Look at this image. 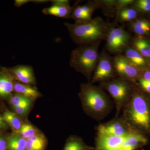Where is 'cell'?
Instances as JSON below:
<instances>
[{
  "label": "cell",
  "mask_w": 150,
  "mask_h": 150,
  "mask_svg": "<svg viewBox=\"0 0 150 150\" xmlns=\"http://www.w3.org/2000/svg\"><path fill=\"white\" fill-rule=\"evenodd\" d=\"M67 28L74 42L79 45H88L106 40L111 25L100 17L88 22L66 23Z\"/></svg>",
  "instance_id": "cell-1"
},
{
  "label": "cell",
  "mask_w": 150,
  "mask_h": 150,
  "mask_svg": "<svg viewBox=\"0 0 150 150\" xmlns=\"http://www.w3.org/2000/svg\"><path fill=\"white\" fill-rule=\"evenodd\" d=\"M122 117L135 130L150 133V99L135 88L131 99L123 108Z\"/></svg>",
  "instance_id": "cell-2"
},
{
  "label": "cell",
  "mask_w": 150,
  "mask_h": 150,
  "mask_svg": "<svg viewBox=\"0 0 150 150\" xmlns=\"http://www.w3.org/2000/svg\"><path fill=\"white\" fill-rule=\"evenodd\" d=\"M79 96L86 113L97 121L105 118L112 108L111 100L103 88L90 82L81 85Z\"/></svg>",
  "instance_id": "cell-3"
},
{
  "label": "cell",
  "mask_w": 150,
  "mask_h": 150,
  "mask_svg": "<svg viewBox=\"0 0 150 150\" xmlns=\"http://www.w3.org/2000/svg\"><path fill=\"white\" fill-rule=\"evenodd\" d=\"M100 43V42L79 45L71 54L70 66L78 72L84 75L89 82L91 80L98 62Z\"/></svg>",
  "instance_id": "cell-4"
},
{
  "label": "cell",
  "mask_w": 150,
  "mask_h": 150,
  "mask_svg": "<svg viewBox=\"0 0 150 150\" xmlns=\"http://www.w3.org/2000/svg\"><path fill=\"white\" fill-rule=\"evenodd\" d=\"M100 87L110 95L116 108L115 117L129 102L135 89L134 83L120 78H115L99 83Z\"/></svg>",
  "instance_id": "cell-5"
},
{
  "label": "cell",
  "mask_w": 150,
  "mask_h": 150,
  "mask_svg": "<svg viewBox=\"0 0 150 150\" xmlns=\"http://www.w3.org/2000/svg\"><path fill=\"white\" fill-rule=\"evenodd\" d=\"M130 39V34L123 28L111 26L106 38V50L111 54L120 55L129 47Z\"/></svg>",
  "instance_id": "cell-6"
},
{
  "label": "cell",
  "mask_w": 150,
  "mask_h": 150,
  "mask_svg": "<svg viewBox=\"0 0 150 150\" xmlns=\"http://www.w3.org/2000/svg\"><path fill=\"white\" fill-rule=\"evenodd\" d=\"M112 59L105 51L99 55L98 62L92 76L91 83L104 82L116 78Z\"/></svg>",
  "instance_id": "cell-7"
},
{
  "label": "cell",
  "mask_w": 150,
  "mask_h": 150,
  "mask_svg": "<svg viewBox=\"0 0 150 150\" xmlns=\"http://www.w3.org/2000/svg\"><path fill=\"white\" fill-rule=\"evenodd\" d=\"M136 131L123 117H117L98 126L97 135L124 137Z\"/></svg>",
  "instance_id": "cell-8"
},
{
  "label": "cell",
  "mask_w": 150,
  "mask_h": 150,
  "mask_svg": "<svg viewBox=\"0 0 150 150\" xmlns=\"http://www.w3.org/2000/svg\"><path fill=\"white\" fill-rule=\"evenodd\" d=\"M112 62L119 78L134 83L140 79L141 70L132 65L124 55H116L112 59Z\"/></svg>",
  "instance_id": "cell-9"
},
{
  "label": "cell",
  "mask_w": 150,
  "mask_h": 150,
  "mask_svg": "<svg viewBox=\"0 0 150 150\" xmlns=\"http://www.w3.org/2000/svg\"><path fill=\"white\" fill-rule=\"evenodd\" d=\"M15 80L18 82L34 86L36 84L34 71L28 65H18L9 70Z\"/></svg>",
  "instance_id": "cell-10"
},
{
  "label": "cell",
  "mask_w": 150,
  "mask_h": 150,
  "mask_svg": "<svg viewBox=\"0 0 150 150\" xmlns=\"http://www.w3.org/2000/svg\"><path fill=\"white\" fill-rule=\"evenodd\" d=\"M96 1L88 2L83 5L77 6L73 8L71 18L76 22H88L92 19V16L94 12L98 8Z\"/></svg>",
  "instance_id": "cell-11"
},
{
  "label": "cell",
  "mask_w": 150,
  "mask_h": 150,
  "mask_svg": "<svg viewBox=\"0 0 150 150\" xmlns=\"http://www.w3.org/2000/svg\"><path fill=\"white\" fill-rule=\"evenodd\" d=\"M147 142V138L144 134L135 131L126 136L117 150H136L145 146Z\"/></svg>",
  "instance_id": "cell-12"
},
{
  "label": "cell",
  "mask_w": 150,
  "mask_h": 150,
  "mask_svg": "<svg viewBox=\"0 0 150 150\" xmlns=\"http://www.w3.org/2000/svg\"><path fill=\"white\" fill-rule=\"evenodd\" d=\"M15 81L9 70L4 69L0 71V99L10 98Z\"/></svg>",
  "instance_id": "cell-13"
},
{
  "label": "cell",
  "mask_w": 150,
  "mask_h": 150,
  "mask_svg": "<svg viewBox=\"0 0 150 150\" xmlns=\"http://www.w3.org/2000/svg\"><path fill=\"white\" fill-rule=\"evenodd\" d=\"M73 8L70 4H54L51 6L43 8L42 12L46 15H51L61 18H71V14Z\"/></svg>",
  "instance_id": "cell-14"
},
{
  "label": "cell",
  "mask_w": 150,
  "mask_h": 150,
  "mask_svg": "<svg viewBox=\"0 0 150 150\" xmlns=\"http://www.w3.org/2000/svg\"><path fill=\"white\" fill-rule=\"evenodd\" d=\"M125 57L134 67L141 70L148 67V63L141 54L134 47H129L124 51Z\"/></svg>",
  "instance_id": "cell-15"
},
{
  "label": "cell",
  "mask_w": 150,
  "mask_h": 150,
  "mask_svg": "<svg viewBox=\"0 0 150 150\" xmlns=\"http://www.w3.org/2000/svg\"><path fill=\"white\" fill-rule=\"evenodd\" d=\"M14 91L33 100L42 96V94L34 86L21 83L16 81L14 83Z\"/></svg>",
  "instance_id": "cell-16"
},
{
  "label": "cell",
  "mask_w": 150,
  "mask_h": 150,
  "mask_svg": "<svg viewBox=\"0 0 150 150\" xmlns=\"http://www.w3.org/2000/svg\"><path fill=\"white\" fill-rule=\"evenodd\" d=\"M47 140L43 133L26 140V150H46Z\"/></svg>",
  "instance_id": "cell-17"
},
{
  "label": "cell",
  "mask_w": 150,
  "mask_h": 150,
  "mask_svg": "<svg viewBox=\"0 0 150 150\" xmlns=\"http://www.w3.org/2000/svg\"><path fill=\"white\" fill-rule=\"evenodd\" d=\"M95 148L88 146L79 137L72 136L68 138L63 150H94Z\"/></svg>",
  "instance_id": "cell-18"
},
{
  "label": "cell",
  "mask_w": 150,
  "mask_h": 150,
  "mask_svg": "<svg viewBox=\"0 0 150 150\" xmlns=\"http://www.w3.org/2000/svg\"><path fill=\"white\" fill-rule=\"evenodd\" d=\"M7 150H26V140L16 134L6 139Z\"/></svg>",
  "instance_id": "cell-19"
},
{
  "label": "cell",
  "mask_w": 150,
  "mask_h": 150,
  "mask_svg": "<svg viewBox=\"0 0 150 150\" xmlns=\"http://www.w3.org/2000/svg\"><path fill=\"white\" fill-rule=\"evenodd\" d=\"M133 47L146 59H150V41L144 38H137L132 41Z\"/></svg>",
  "instance_id": "cell-20"
},
{
  "label": "cell",
  "mask_w": 150,
  "mask_h": 150,
  "mask_svg": "<svg viewBox=\"0 0 150 150\" xmlns=\"http://www.w3.org/2000/svg\"><path fill=\"white\" fill-rule=\"evenodd\" d=\"M131 27L137 35H146L150 32V22L146 20L138 19L132 21Z\"/></svg>",
  "instance_id": "cell-21"
},
{
  "label": "cell",
  "mask_w": 150,
  "mask_h": 150,
  "mask_svg": "<svg viewBox=\"0 0 150 150\" xmlns=\"http://www.w3.org/2000/svg\"><path fill=\"white\" fill-rule=\"evenodd\" d=\"M3 117L5 122L10 126L15 133L20 129L23 123L16 114L9 110L4 112Z\"/></svg>",
  "instance_id": "cell-22"
},
{
  "label": "cell",
  "mask_w": 150,
  "mask_h": 150,
  "mask_svg": "<svg viewBox=\"0 0 150 150\" xmlns=\"http://www.w3.org/2000/svg\"><path fill=\"white\" fill-rule=\"evenodd\" d=\"M116 14L119 22H128L134 21L137 18L138 11L134 8L129 6L119 11Z\"/></svg>",
  "instance_id": "cell-23"
},
{
  "label": "cell",
  "mask_w": 150,
  "mask_h": 150,
  "mask_svg": "<svg viewBox=\"0 0 150 150\" xmlns=\"http://www.w3.org/2000/svg\"><path fill=\"white\" fill-rule=\"evenodd\" d=\"M42 132L35 126L28 123H23L20 129L16 134L27 140L37 134H40Z\"/></svg>",
  "instance_id": "cell-24"
},
{
  "label": "cell",
  "mask_w": 150,
  "mask_h": 150,
  "mask_svg": "<svg viewBox=\"0 0 150 150\" xmlns=\"http://www.w3.org/2000/svg\"><path fill=\"white\" fill-rule=\"evenodd\" d=\"M98 6L104 12L106 16L112 17L114 16L115 12V0H103L96 1Z\"/></svg>",
  "instance_id": "cell-25"
},
{
  "label": "cell",
  "mask_w": 150,
  "mask_h": 150,
  "mask_svg": "<svg viewBox=\"0 0 150 150\" xmlns=\"http://www.w3.org/2000/svg\"><path fill=\"white\" fill-rule=\"evenodd\" d=\"M33 100H29L22 103L18 106L13 107L15 112L17 115L20 116H24L30 110Z\"/></svg>",
  "instance_id": "cell-26"
},
{
  "label": "cell",
  "mask_w": 150,
  "mask_h": 150,
  "mask_svg": "<svg viewBox=\"0 0 150 150\" xmlns=\"http://www.w3.org/2000/svg\"><path fill=\"white\" fill-rule=\"evenodd\" d=\"M29 100H32L27 98L21 94L15 93L13 94L11 96L9 99V102L11 105L12 106L13 108L18 106L22 103Z\"/></svg>",
  "instance_id": "cell-27"
},
{
  "label": "cell",
  "mask_w": 150,
  "mask_h": 150,
  "mask_svg": "<svg viewBox=\"0 0 150 150\" xmlns=\"http://www.w3.org/2000/svg\"><path fill=\"white\" fill-rule=\"evenodd\" d=\"M134 8L142 12H150V0H139L134 3Z\"/></svg>",
  "instance_id": "cell-28"
},
{
  "label": "cell",
  "mask_w": 150,
  "mask_h": 150,
  "mask_svg": "<svg viewBox=\"0 0 150 150\" xmlns=\"http://www.w3.org/2000/svg\"><path fill=\"white\" fill-rule=\"evenodd\" d=\"M135 2L134 0H115V8L116 13L119 11L133 4Z\"/></svg>",
  "instance_id": "cell-29"
},
{
  "label": "cell",
  "mask_w": 150,
  "mask_h": 150,
  "mask_svg": "<svg viewBox=\"0 0 150 150\" xmlns=\"http://www.w3.org/2000/svg\"><path fill=\"white\" fill-rule=\"evenodd\" d=\"M150 82V69L147 68L142 69L140 71V79Z\"/></svg>",
  "instance_id": "cell-30"
},
{
  "label": "cell",
  "mask_w": 150,
  "mask_h": 150,
  "mask_svg": "<svg viewBox=\"0 0 150 150\" xmlns=\"http://www.w3.org/2000/svg\"><path fill=\"white\" fill-rule=\"evenodd\" d=\"M138 81L141 88L144 91L150 94V82L144 80L142 79H139Z\"/></svg>",
  "instance_id": "cell-31"
},
{
  "label": "cell",
  "mask_w": 150,
  "mask_h": 150,
  "mask_svg": "<svg viewBox=\"0 0 150 150\" xmlns=\"http://www.w3.org/2000/svg\"><path fill=\"white\" fill-rule=\"evenodd\" d=\"M0 150H7L6 139L0 136Z\"/></svg>",
  "instance_id": "cell-32"
},
{
  "label": "cell",
  "mask_w": 150,
  "mask_h": 150,
  "mask_svg": "<svg viewBox=\"0 0 150 150\" xmlns=\"http://www.w3.org/2000/svg\"><path fill=\"white\" fill-rule=\"evenodd\" d=\"M30 2L31 1L30 0H16L15 1V5L18 7H20Z\"/></svg>",
  "instance_id": "cell-33"
},
{
  "label": "cell",
  "mask_w": 150,
  "mask_h": 150,
  "mask_svg": "<svg viewBox=\"0 0 150 150\" xmlns=\"http://www.w3.org/2000/svg\"><path fill=\"white\" fill-rule=\"evenodd\" d=\"M7 124L5 121L0 122V129H4L6 128Z\"/></svg>",
  "instance_id": "cell-34"
},
{
  "label": "cell",
  "mask_w": 150,
  "mask_h": 150,
  "mask_svg": "<svg viewBox=\"0 0 150 150\" xmlns=\"http://www.w3.org/2000/svg\"><path fill=\"white\" fill-rule=\"evenodd\" d=\"M48 1H46V0H34V1H31V2H32L37 3V4L46 3Z\"/></svg>",
  "instance_id": "cell-35"
},
{
  "label": "cell",
  "mask_w": 150,
  "mask_h": 150,
  "mask_svg": "<svg viewBox=\"0 0 150 150\" xmlns=\"http://www.w3.org/2000/svg\"><path fill=\"white\" fill-rule=\"evenodd\" d=\"M3 121H4L3 119V116L0 115V122H3Z\"/></svg>",
  "instance_id": "cell-36"
}]
</instances>
